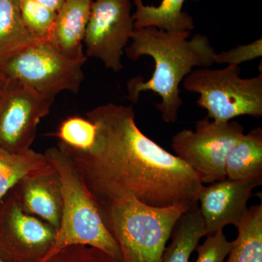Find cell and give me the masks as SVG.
I'll list each match as a JSON object with an SVG mask.
<instances>
[{
  "label": "cell",
  "instance_id": "cell-1",
  "mask_svg": "<svg viewBox=\"0 0 262 262\" xmlns=\"http://www.w3.org/2000/svg\"><path fill=\"white\" fill-rule=\"evenodd\" d=\"M96 126L92 145L67 151L98 203L125 196L155 207L198 201L203 184L195 171L144 135L132 106L106 103L87 113Z\"/></svg>",
  "mask_w": 262,
  "mask_h": 262
},
{
  "label": "cell",
  "instance_id": "cell-2",
  "mask_svg": "<svg viewBox=\"0 0 262 262\" xmlns=\"http://www.w3.org/2000/svg\"><path fill=\"white\" fill-rule=\"evenodd\" d=\"M190 32H168L155 27L135 29L130 46L125 48L127 58L136 61L142 56L154 60L155 70L148 80L135 77L127 83L128 98L139 101L141 93L151 91L161 98L156 107L164 122H176L183 101L179 86L194 68L214 64V48L206 35Z\"/></svg>",
  "mask_w": 262,
  "mask_h": 262
},
{
  "label": "cell",
  "instance_id": "cell-3",
  "mask_svg": "<svg viewBox=\"0 0 262 262\" xmlns=\"http://www.w3.org/2000/svg\"><path fill=\"white\" fill-rule=\"evenodd\" d=\"M61 183L63 211L54 242L39 262H47L72 246H89L122 262L121 251L103 222L98 202L90 192L70 157L61 146L46 150Z\"/></svg>",
  "mask_w": 262,
  "mask_h": 262
},
{
  "label": "cell",
  "instance_id": "cell-4",
  "mask_svg": "<svg viewBox=\"0 0 262 262\" xmlns=\"http://www.w3.org/2000/svg\"><path fill=\"white\" fill-rule=\"evenodd\" d=\"M192 203L155 207L125 196L98 204L122 262H161L174 226Z\"/></svg>",
  "mask_w": 262,
  "mask_h": 262
},
{
  "label": "cell",
  "instance_id": "cell-5",
  "mask_svg": "<svg viewBox=\"0 0 262 262\" xmlns=\"http://www.w3.org/2000/svg\"><path fill=\"white\" fill-rule=\"evenodd\" d=\"M239 66L221 70L198 68L183 80V87L199 95L196 103L208 112L207 118L229 122L244 115L262 116V72L251 78H241Z\"/></svg>",
  "mask_w": 262,
  "mask_h": 262
},
{
  "label": "cell",
  "instance_id": "cell-6",
  "mask_svg": "<svg viewBox=\"0 0 262 262\" xmlns=\"http://www.w3.org/2000/svg\"><path fill=\"white\" fill-rule=\"evenodd\" d=\"M87 58L70 59L47 41L24 48L0 64V77L55 99L63 91L78 94Z\"/></svg>",
  "mask_w": 262,
  "mask_h": 262
},
{
  "label": "cell",
  "instance_id": "cell-7",
  "mask_svg": "<svg viewBox=\"0 0 262 262\" xmlns=\"http://www.w3.org/2000/svg\"><path fill=\"white\" fill-rule=\"evenodd\" d=\"M244 135L236 120L216 122L205 117L195 124V130L184 129L172 138L176 156L198 174L203 184L227 178L226 161Z\"/></svg>",
  "mask_w": 262,
  "mask_h": 262
},
{
  "label": "cell",
  "instance_id": "cell-8",
  "mask_svg": "<svg viewBox=\"0 0 262 262\" xmlns=\"http://www.w3.org/2000/svg\"><path fill=\"white\" fill-rule=\"evenodd\" d=\"M131 0H94L84 35V54L115 72L135 30Z\"/></svg>",
  "mask_w": 262,
  "mask_h": 262
},
{
  "label": "cell",
  "instance_id": "cell-9",
  "mask_svg": "<svg viewBox=\"0 0 262 262\" xmlns=\"http://www.w3.org/2000/svg\"><path fill=\"white\" fill-rule=\"evenodd\" d=\"M54 101L23 84L5 80L0 96V148L14 153L30 149L38 125Z\"/></svg>",
  "mask_w": 262,
  "mask_h": 262
},
{
  "label": "cell",
  "instance_id": "cell-10",
  "mask_svg": "<svg viewBox=\"0 0 262 262\" xmlns=\"http://www.w3.org/2000/svg\"><path fill=\"white\" fill-rule=\"evenodd\" d=\"M56 230L37 217L24 213L10 190L0 201V259L39 262L51 248Z\"/></svg>",
  "mask_w": 262,
  "mask_h": 262
},
{
  "label": "cell",
  "instance_id": "cell-11",
  "mask_svg": "<svg viewBox=\"0 0 262 262\" xmlns=\"http://www.w3.org/2000/svg\"><path fill=\"white\" fill-rule=\"evenodd\" d=\"M262 182L252 180H224L203 186L198 204L206 236L215 234L227 225H239L248 211V202L255 188Z\"/></svg>",
  "mask_w": 262,
  "mask_h": 262
},
{
  "label": "cell",
  "instance_id": "cell-12",
  "mask_svg": "<svg viewBox=\"0 0 262 262\" xmlns=\"http://www.w3.org/2000/svg\"><path fill=\"white\" fill-rule=\"evenodd\" d=\"M22 211L49 224L56 232L63 211L61 183L55 168L22 179L11 189Z\"/></svg>",
  "mask_w": 262,
  "mask_h": 262
},
{
  "label": "cell",
  "instance_id": "cell-13",
  "mask_svg": "<svg viewBox=\"0 0 262 262\" xmlns=\"http://www.w3.org/2000/svg\"><path fill=\"white\" fill-rule=\"evenodd\" d=\"M94 0H65L57 12L47 42L70 59L87 58L84 39Z\"/></svg>",
  "mask_w": 262,
  "mask_h": 262
},
{
  "label": "cell",
  "instance_id": "cell-14",
  "mask_svg": "<svg viewBox=\"0 0 262 262\" xmlns=\"http://www.w3.org/2000/svg\"><path fill=\"white\" fill-rule=\"evenodd\" d=\"M186 0H162L158 6L146 5L143 0H133L135 29L155 27L168 32H184L194 29V19L183 10ZM198 1V0H194Z\"/></svg>",
  "mask_w": 262,
  "mask_h": 262
},
{
  "label": "cell",
  "instance_id": "cell-15",
  "mask_svg": "<svg viewBox=\"0 0 262 262\" xmlns=\"http://www.w3.org/2000/svg\"><path fill=\"white\" fill-rule=\"evenodd\" d=\"M206 236L198 201L193 202L177 221L172 231V242L164 251L161 262H189L202 237Z\"/></svg>",
  "mask_w": 262,
  "mask_h": 262
},
{
  "label": "cell",
  "instance_id": "cell-16",
  "mask_svg": "<svg viewBox=\"0 0 262 262\" xmlns=\"http://www.w3.org/2000/svg\"><path fill=\"white\" fill-rule=\"evenodd\" d=\"M227 178L262 182V129H253L241 138L226 161Z\"/></svg>",
  "mask_w": 262,
  "mask_h": 262
},
{
  "label": "cell",
  "instance_id": "cell-17",
  "mask_svg": "<svg viewBox=\"0 0 262 262\" xmlns=\"http://www.w3.org/2000/svg\"><path fill=\"white\" fill-rule=\"evenodd\" d=\"M39 41L24 25L20 0H0V64Z\"/></svg>",
  "mask_w": 262,
  "mask_h": 262
},
{
  "label": "cell",
  "instance_id": "cell-18",
  "mask_svg": "<svg viewBox=\"0 0 262 262\" xmlns=\"http://www.w3.org/2000/svg\"><path fill=\"white\" fill-rule=\"evenodd\" d=\"M52 168L45 154L32 149L14 153L0 148V201L22 179Z\"/></svg>",
  "mask_w": 262,
  "mask_h": 262
},
{
  "label": "cell",
  "instance_id": "cell-19",
  "mask_svg": "<svg viewBox=\"0 0 262 262\" xmlns=\"http://www.w3.org/2000/svg\"><path fill=\"white\" fill-rule=\"evenodd\" d=\"M226 262H262V203L251 206L237 227Z\"/></svg>",
  "mask_w": 262,
  "mask_h": 262
},
{
  "label": "cell",
  "instance_id": "cell-20",
  "mask_svg": "<svg viewBox=\"0 0 262 262\" xmlns=\"http://www.w3.org/2000/svg\"><path fill=\"white\" fill-rule=\"evenodd\" d=\"M53 136L58 138V144L69 149H87L94 142L96 126L87 117L72 116L61 122Z\"/></svg>",
  "mask_w": 262,
  "mask_h": 262
},
{
  "label": "cell",
  "instance_id": "cell-21",
  "mask_svg": "<svg viewBox=\"0 0 262 262\" xmlns=\"http://www.w3.org/2000/svg\"><path fill=\"white\" fill-rule=\"evenodd\" d=\"M20 15L29 32L40 41L47 40L56 12L38 4L33 0H20Z\"/></svg>",
  "mask_w": 262,
  "mask_h": 262
},
{
  "label": "cell",
  "instance_id": "cell-22",
  "mask_svg": "<svg viewBox=\"0 0 262 262\" xmlns=\"http://www.w3.org/2000/svg\"><path fill=\"white\" fill-rule=\"evenodd\" d=\"M232 247V242L227 241L223 229L215 234L207 236L201 246H198L196 251L198 256L195 262H225Z\"/></svg>",
  "mask_w": 262,
  "mask_h": 262
},
{
  "label": "cell",
  "instance_id": "cell-23",
  "mask_svg": "<svg viewBox=\"0 0 262 262\" xmlns=\"http://www.w3.org/2000/svg\"><path fill=\"white\" fill-rule=\"evenodd\" d=\"M262 56V39H256L249 44L241 45L220 53H215L214 63L218 64L239 66Z\"/></svg>",
  "mask_w": 262,
  "mask_h": 262
},
{
  "label": "cell",
  "instance_id": "cell-24",
  "mask_svg": "<svg viewBox=\"0 0 262 262\" xmlns=\"http://www.w3.org/2000/svg\"><path fill=\"white\" fill-rule=\"evenodd\" d=\"M38 4L43 5L53 11L58 12L61 9L62 5L64 3L65 0H33Z\"/></svg>",
  "mask_w": 262,
  "mask_h": 262
},
{
  "label": "cell",
  "instance_id": "cell-25",
  "mask_svg": "<svg viewBox=\"0 0 262 262\" xmlns=\"http://www.w3.org/2000/svg\"><path fill=\"white\" fill-rule=\"evenodd\" d=\"M5 84V80L3 77H0V96H1L2 92H3V88H4Z\"/></svg>",
  "mask_w": 262,
  "mask_h": 262
},
{
  "label": "cell",
  "instance_id": "cell-26",
  "mask_svg": "<svg viewBox=\"0 0 262 262\" xmlns=\"http://www.w3.org/2000/svg\"><path fill=\"white\" fill-rule=\"evenodd\" d=\"M0 262H5V261H3V260L0 259Z\"/></svg>",
  "mask_w": 262,
  "mask_h": 262
},
{
  "label": "cell",
  "instance_id": "cell-27",
  "mask_svg": "<svg viewBox=\"0 0 262 262\" xmlns=\"http://www.w3.org/2000/svg\"><path fill=\"white\" fill-rule=\"evenodd\" d=\"M70 262H71V261H70ZM76 262H77V261H76ZM78 262H83V261H78ZM95 262H96V261H95Z\"/></svg>",
  "mask_w": 262,
  "mask_h": 262
}]
</instances>
